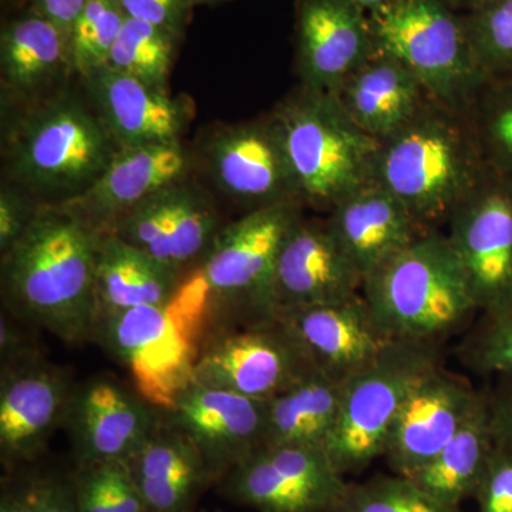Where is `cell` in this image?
<instances>
[{"instance_id": "cell-1", "label": "cell", "mask_w": 512, "mask_h": 512, "mask_svg": "<svg viewBox=\"0 0 512 512\" xmlns=\"http://www.w3.org/2000/svg\"><path fill=\"white\" fill-rule=\"evenodd\" d=\"M99 234L62 205H40L25 234L2 255V309L67 345L92 342Z\"/></svg>"}, {"instance_id": "cell-2", "label": "cell", "mask_w": 512, "mask_h": 512, "mask_svg": "<svg viewBox=\"0 0 512 512\" xmlns=\"http://www.w3.org/2000/svg\"><path fill=\"white\" fill-rule=\"evenodd\" d=\"M487 171L470 111L430 97L406 126L379 141L373 181L431 231L447 225Z\"/></svg>"}, {"instance_id": "cell-3", "label": "cell", "mask_w": 512, "mask_h": 512, "mask_svg": "<svg viewBox=\"0 0 512 512\" xmlns=\"http://www.w3.org/2000/svg\"><path fill=\"white\" fill-rule=\"evenodd\" d=\"M362 293L394 340L441 345L480 312L466 271L440 229L424 232L367 276Z\"/></svg>"}, {"instance_id": "cell-4", "label": "cell", "mask_w": 512, "mask_h": 512, "mask_svg": "<svg viewBox=\"0 0 512 512\" xmlns=\"http://www.w3.org/2000/svg\"><path fill=\"white\" fill-rule=\"evenodd\" d=\"M119 151L96 110L59 96L20 121L9 173L40 205H62L89 190Z\"/></svg>"}, {"instance_id": "cell-5", "label": "cell", "mask_w": 512, "mask_h": 512, "mask_svg": "<svg viewBox=\"0 0 512 512\" xmlns=\"http://www.w3.org/2000/svg\"><path fill=\"white\" fill-rule=\"evenodd\" d=\"M271 116L303 204L330 212L373 181L379 141L357 126L332 94L301 84Z\"/></svg>"}, {"instance_id": "cell-6", "label": "cell", "mask_w": 512, "mask_h": 512, "mask_svg": "<svg viewBox=\"0 0 512 512\" xmlns=\"http://www.w3.org/2000/svg\"><path fill=\"white\" fill-rule=\"evenodd\" d=\"M208 332L207 298L197 276L167 305L141 306L97 320L92 342L126 367L134 387L167 410L192 380Z\"/></svg>"}, {"instance_id": "cell-7", "label": "cell", "mask_w": 512, "mask_h": 512, "mask_svg": "<svg viewBox=\"0 0 512 512\" xmlns=\"http://www.w3.org/2000/svg\"><path fill=\"white\" fill-rule=\"evenodd\" d=\"M303 207L285 202L259 208L221 229L197 274L207 298L208 330L274 318L276 262Z\"/></svg>"}, {"instance_id": "cell-8", "label": "cell", "mask_w": 512, "mask_h": 512, "mask_svg": "<svg viewBox=\"0 0 512 512\" xmlns=\"http://www.w3.org/2000/svg\"><path fill=\"white\" fill-rule=\"evenodd\" d=\"M367 15L375 49L399 60L431 99L470 110L487 77L471 50L463 15L447 0H387Z\"/></svg>"}, {"instance_id": "cell-9", "label": "cell", "mask_w": 512, "mask_h": 512, "mask_svg": "<svg viewBox=\"0 0 512 512\" xmlns=\"http://www.w3.org/2000/svg\"><path fill=\"white\" fill-rule=\"evenodd\" d=\"M440 366L441 345L394 340L372 365L343 383L338 423L326 447L340 473H362L384 456L410 392Z\"/></svg>"}, {"instance_id": "cell-10", "label": "cell", "mask_w": 512, "mask_h": 512, "mask_svg": "<svg viewBox=\"0 0 512 512\" xmlns=\"http://www.w3.org/2000/svg\"><path fill=\"white\" fill-rule=\"evenodd\" d=\"M316 370L276 316L249 325L208 330L192 382L266 402Z\"/></svg>"}, {"instance_id": "cell-11", "label": "cell", "mask_w": 512, "mask_h": 512, "mask_svg": "<svg viewBox=\"0 0 512 512\" xmlns=\"http://www.w3.org/2000/svg\"><path fill=\"white\" fill-rule=\"evenodd\" d=\"M322 448L262 446L238 464L221 490L258 512H336L349 483Z\"/></svg>"}, {"instance_id": "cell-12", "label": "cell", "mask_w": 512, "mask_h": 512, "mask_svg": "<svg viewBox=\"0 0 512 512\" xmlns=\"http://www.w3.org/2000/svg\"><path fill=\"white\" fill-rule=\"evenodd\" d=\"M163 416V409L111 373L77 382L63 423L74 466L126 461L156 433Z\"/></svg>"}, {"instance_id": "cell-13", "label": "cell", "mask_w": 512, "mask_h": 512, "mask_svg": "<svg viewBox=\"0 0 512 512\" xmlns=\"http://www.w3.org/2000/svg\"><path fill=\"white\" fill-rule=\"evenodd\" d=\"M447 225L480 312L511 298L512 180L488 167Z\"/></svg>"}, {"instance_id": "cell-14", "label": "cell", "mask_w": 512, "mask_h": 512, "mask_svg": "<svg viewBox=\"0 0 512 512\" xmlns=\"http://www.w3.org/2000/svg\"><path fill=\"white\" fill-rule=\"evenodd\" d=\"M74 377L45 355L0 367V460L8 471L30 467L63 429Z\"/></svg>"}, {"instance_id": "cell-15", "label": "cell", "mask_w": 512, "mask_h": 512, "mask_svg": "<svg viewBox=\"0 0 512 512\" xmlns=\"http://www.w3.org/2000/svg\"><path fill=\"white\" fill-rule=\"evenodd\" d=\"M205 160L215 184L248 212L285 202L305 205L272 116L215 131Z\"/></svg>"}, {"instance_id": "cell-16", "label": "cell", "mask_w": 512, "mask_h": 512, "mask_svg": "<svg viewBox=\"0 0 512 512\" xmlns=\"http://www.w3.org/2000/svg\"><path fill=\"white\" fill-rule=\"evenodd\" d=\"M222 228L210 197L185 180L151 195L107 232L184 274L202 261Z\"/></svg>"}, {"instance_id": "cell-17", "label": "cell", "mask_w": 512, "mask_h": 512, "mask_svg": "<svg viewBox=\"0 0 512 512\" xmlns=\"http://www.w3.org/2000/svg\"><path fill=\"white\" fill-rule=\"evenodd\" d=\"M484 393L443 366L414 386L397 414L384 460L394 474L410 477L430 463L476 412Z\"/></svg>"}, {"instance_id": "cell-18", "label": "cell", "mask_w": 512, "mask_h": 512, "mask_svg": "<svg viewBox=\"0 0 512 512\" xmlns=\"http://www.w3.org/2000/svg\"><path fill=\"white\" fill-rule=\"evenodd\" d=\"M163 412L200 450L215 483L264 446L265 402L191 380Z\"/></svg>"}, {"instance_id": "cell-19", "label": "cell", "mask_w": 512, "mask_h": 512, "mask_svg": "<svg viewBox=\"0 0 512 512\" xmlns=\"http://www.w3.org/2000/svg\"><path fill=\"white\" fill-rule=\"evenodd\" d=\"M363 276L326 220L292 229L276 262L274 313L349 301L362 293Z\"/></svg>"}, {"instance_id": "cell-20", "label": "cell", "mask_w": 512, "mask_h": 512, "mask_svg": "<svg viewBox=\"0 0 512 512\" xmlns=\"http://www.w3.org/2000/svg\"><path fill=\"white\" fill-rule=\"evenodd\" d=\"M375 50L369 15L350 0H298L296 64L302 86L335 94Z\"/></svg>"}, {"instance_id": "cell-21", "label": "cell", "mask_w": 512, "mask_h": 512, "mask_svg": "<svg viewBox=\"0 0 512 512\" xmlns=\"http://www.w3.org/2000/svg\"><path fill=\"white\" fill-rule=\"evenodd\" d=\"M312 365L339 383L366 369L394 342L363 293L349 301L276 313Z\"/></svg>"}, {"instance_id": "cell-22", "label": "cell", "mask_w": 512, "mask_h": 512, "mask_svg": "<svg viewBox=\"0 0 512 512\" xmlns=\"http://www.w3.org/2000/svg\"><path fill=\"white\" fill-rule=\"evenodd\" d=\"M190 167L181 141L123 148L89 190L62 207L107 232L151 195L187 180Z\"/></svg>"}, {"instance_id": "cell-23", "label": "cell", "mask_w": 512, "mask_h": 512, "mask_svg": "<svg viewBox=\"0 0 512 512\" xmlns=\"http://www.w3.org/2000/svg\"><path fill=\"white\" fill-rule=\"evenodd\" d=\"M93 109L120 150L177 143L190 121L187 101L109 66L84 77Z\"/></svg>"}, {"instance_id": "cell-24", "label": "cell", "mask_w": 512, "mask_h": 512, "mask_svg": "<svg viewBox=\"0 0 512 512\" xmlns=\"http://www.w3.org/2000/svg\"><path fill=\"white\" fill-rule=\"evenodd\" d=\"M328 221L363 282L427 232L402 202L375 181L336 205Z\"/></svg>"}, {"instance_id": "cell-25", "label": "cell", "mask_w": 512, "mask_h": 512, "mask_svg": "<svg viewBox=\"0 0 512 512\" xmlns=\"http://www.w3.org/2000/svg\"><path fill=\"white\" fill-rule=\"evenodd\" d=\"M126 461L147 512H195L202 493L215 483L197 446L164 416L156 433Z\"/></svg>"}, {"instance_id": "cell-26", "label": "cell", "mask_w": 512, "mask_h": 512, "mask_svg": "<svg viewBox=\"0 0 512 512\" xmlns=\"http://www.w3.org/2000/svg\"><path fill=\"white\" fill-rule=\"evenodd\" d=\"M332 96L350 119L377 141L406 126L430 99L409 69L377 49Z\"/></svg>"}, {"instance_id": "cell-27", "label": "cell", "mask_w": 512, "mask_h": 512, "mask_svg": "<svg viewBox=\"0 0 512 512\" xmlns=\"http://www.w3.org/2000/svg\"><path fill=\"white\" fill-rule=\"evenodd\" d=\"M94 281L99 320L141 306L173 302L183 286V274L113 232H100Z\"/></svg>"}, {"instance_id": "cell-28", "label": "cell", "mask_w": 512, "mask_h": 512, "mask_svg": "<svg viewBox=\"0 0 512 512\" xmlns=\"http://www.w3.org/2000/svg\"><path fill=\"white\" fill-rule=\"evenodd\" d=\"M342 387L316 369L266 400L264 446L326 450L338 423Z\"/></svg>"}, {"instance_id": "cell-29", "label": "cell", "mask_w": 512, "mask_h": 512, "mask_svg": "<svg viewBox=\"0 0 512 512\" xmlns=\"http://www.w3.org/2000/svg\"><path fill=\"white\" fill-rule=\"evenodd\" d=\"M495 446L488 394L454 439L430 463L407 477L441 503L460 507L476 497Z\"/></svg>"}, {"instance_id": "cell-30", "label": "cell", "mask_w": 512, "mask_h": 512, "mask_svg": "<svg viewBox=\"0 0 512 512\" xmlns=\"http://www.w3.org/2000/svg\"><path fill=\"white\" fill-rule=\"evenodd\" d=\"M67 69H70L69 37L55 23L32 10L3 28L0 70L2 82L10 93L33 96Z\"/></svg>"}, {"instance_id": "cell-31", "label": "cell", "mask_w": 512, "mask_h": 512, "mask_svg": "<svg viewBox=\"0 0 512 512\" xmlns=\"http://www.w3.org/2000/svg\"><path fill=\"white\" fill-rule=\"evenodd\" d=\"M177 42L173 33L127 16L106 66L165 90Z\"/></svg>"}, {"instance_id": "cell-32", "label": "cell", "mask_w": 512, "mask_h": 512, "mask_svg": "<svg viewBox=\"0 0 512 512\" xmlns=\"http://www.w3.org/2000/svg\"><path fill=\"white\" fill-rule=\"evenodd\" d=\"M468 111L485 163L512 180V74L487 77Z\"/></svg>"}, {"instance_id": "cell-33", "label": "cell", "mask_w": 512, "mask_h": 512, "mask_svg": "<svg viewBox=\"0 0 512 512\" xmlns=\"http://www.w3.org/2000/svg\"><path fill=\"white\" fill-rule=\"evenodd\" d=\"M69 478L77 512H147L127 461L74 466Z\"/></svg>"}, {"instance_id": "cell-34", "label": "cell", "mask_w": 512, "mask_h": 512, "mask_svg": "<svg viewBox=\"0 0 512 512\" xmlns=\"http://www.w3.org/2000/svg\"><path fill=\"white\" fill-rule=\"evenodd\" d=\"M126 19L119 0H90L70 33V69L84 79L106 66Z\"/></svg>"}, {"instance_id": "cell-35", "label": "cell", "mask_w": 512, "mask_h": 512, "mask_svg": "<svg viewBox=\"0 0 512 512\" xmlns=\"http://www.w3.org/2000/svg\"><path fill=\"white\" fill-rule=\"evenodd\" d=\"M480 313L461 345V360L477 375L512 379V296Z\"/></svg>"}, {"instance_id": "cell-36", "label": "cell", "mask_w": 512, "mask_h": 512, "mask_svg": "<svg viewBox=\"0 0 512 512\" xmlns=\"http://www.w3.org/2000/svg\"><path fill=\"white\" fill-rule=\"evenodd\" d=\"M463 20L485 77L512 74V0H484L464 12Z\"/></svg>"}, {"instance_id": "cell-37", "label": "cell", "mask_w": 512, "mask_h": 512, "mask_svg": "<svg viewBox=\"0 0 512 512\" xmlns=\"http://www.w3.org/2000/svg\"><path fill=\"white\" fill-rule=\"evenodd\" d=\"M336 512H463L431 497L410 478L377 474L363 483H349Z\"/></svg>"}, {"instance_id": "cell-38", "label": "cell", "mask_w": 512, "mask_h": 512, "mask_svg": "<svg viewBox=\"0 0 512 512\" xmlns=\"http://www.w3.org/2000/svg\"><path fill=\"white\" fill-rule=\"evenodd\" d=\"M478 512H512V448L495 443L476 493Z\"/></svg>"}, {"instance_id": "cell-39", "label": "cell", "mask_w": 512, "mask_h": 512, "mask_svg": "<svg viewBox=\"0 0 512 512\" xmlns=\"http://www.w3.org/2000/svg\"><path fill=\"white\" fill-rule=\"evenodd\" d=\"M128 18L150 23L180 37L190 19L192 0H119Z\"/></svg>"}, {"instance_id": "cell-40", "label": "cell", "mask_w": 512, "mask_h": 512, "mask_svg": "<svg viewBox=\"0 0 512 512\" xmlns=\"http://www.w3.org/2000/svg\"><path fill=\"white\" fill-rule=\"evenodd\" d=\"M40 204L18 188L6 187L0 192V254L8 252L29 228Z\"/></svg>"}, {"instance_id": "cell-41", "label": "cell", "mask_w": 512, "mask_h": 512, "mask_svg": "<svg viewBox=\"0 0 512 512\" xmlns=\"http://www.w3.org/2000/svg\"><path fill=\"white\" fill-rule=\"evenodd\" d=\"M36 332L39 330L22 322L2 309L0 313V367L25 362L42 356Z\"/></svg>"}, {"instance_id": "cell-42", "label": "cell", "mask_w": 512, "mask_h": 512, "mask_svg": "<svg viewBox=\"0 0 512 512\" xmlns=\"http://www.w3.org/2000/svg\"><path fill=\"white\" fill-rule=\"evenodd\" d=\"M8 473L0 491V512H37L36 473L29 467Z\"/></svg>"}, {"instance_id": "cell-43", "label": "cell", "mask_w": 512, "mask_h": 512, "mask_svg": "<svg viewBox=\"0 0 512 512\" xmlns=\"http://www.w3.org/2000/svg\"><path fill=\"white\" fill-rule=\"evenodd\" d=\"M37 512H77L69 473H36Z\"/></svg>"}, {"instance_id": "cell-44", "label": "cell", "mask_w": 512, "mask_h": 512, "mask_svg": "<svg viewBox=\"0 0 512 512\" xmlns=\"http://www.w3.org/2000/svg\"><path fill=\"white\" fill-rule=\"evenodd\" d=\"M495 443L512 448V379H500L497 390L488 394Z\"/></svg>"}, {"instance_id": "cell-45", "label": "cell", "mask_w": 512, "mask_h": 512, "mask_svg": "<svg viewBox=\"0 0 512 512\" xmlns=\"http://www.w3.org/2000/svg\"><path fill=\"white\" fill-rule=\"evenodd\" d=\"M90 0H33V12L55 23L69 37L76 20Z\"/></svg>"}, {"instance_id": "cell-46", "label": "cell", "mask_w": 512, "mask_h": 512, "mask_svg": "<svg viewBox=\"0 0 512 512\" xmlns=\"http://www.w3.org/2000/svg\"><path fill=\"white\" fill-rule=\"evenodd\" d=\"M447 2L456 10H464V12H468V10L477 8V6L481 5L484 0H447Z\"/></svg>"}, {"instance_id": "cell-47", "label": "cell", "mask_w": 512, "mask_h": 512, "mask_svg": "<svg viewBox=\"0 0 512 512\" xmlns=\"http://www.w3.org/2000/svg\"><path fill=\"white\" fill-rule=\"evenodd\" d=\"M350 2L355 3L356 6H359L360 9L365 10L366 13L372 12L382 6L383 3H386L387 0H350Z\"/></svg>"}, {"instance_id": "cell-48", "label": "cell", "mask_w": 512, "mask_h": 512, "mask_svg": "<svg viewBox=\"0 0 512 512\" xmlns=\"http://www.w3.org/2000/svg\"><path fill=\"white\" fill-rule=\"evenodd\" d=\"M194 5H198V3H205V5H212V3H221L228 2V0H192Z\"/></svg>"}]
</instances>
